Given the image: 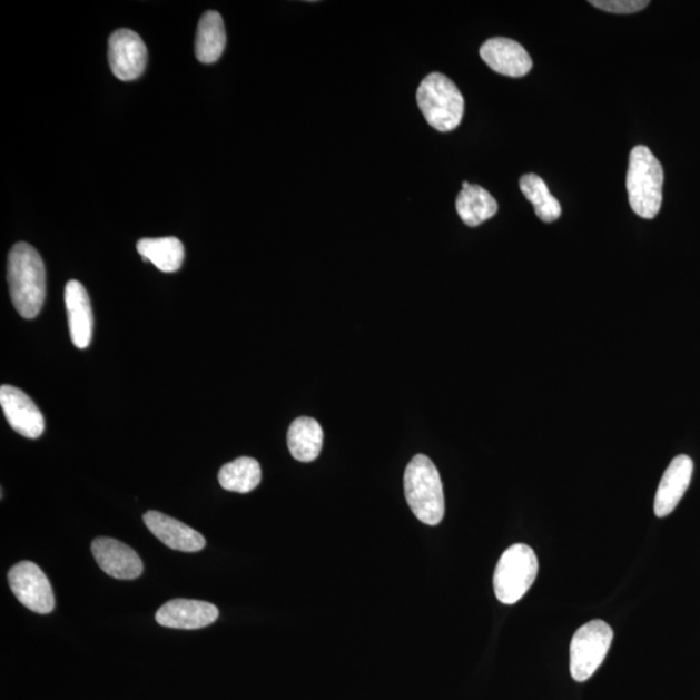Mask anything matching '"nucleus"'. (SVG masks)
Instances as JSON below:
<instances>
[{
  "label": "nucleus",
  "mask_w": 700,
  "mask_h": 700,
  "mask_svg": "<svg viewBox=\"0 0 700 700\" xmlns=\"http://www.w3.org/2000/svg\"><path fill=\"white\" fill-rule=\"evenodd\" d=\"M7 279L16 310L26 319L41 313L46 300V267L37 249L18 243L8 255Z\"/></svg>",
  "instance_id": "1"
},
{
  "label": "nucleus",
  "mask_w": 700,
  "mask_h": 700,
  "mask_svg": "<svg viewBox=\"0 0 700 700\" xmlns=\"http://www.w3.org/2000/svg\"><path fill=\"white\" fill-rule=\"evenodd\" d=\"M664 170L647 146H637L629 156L627 190L637 216L655 218L663 203Z\"/></svg>",
  "instance_id": "2"
},
{
  "label": "nucleus",
  "mask_w": 700,
  "mask_h": 700,
  "mask_svg": "<svg viewBox=\"0 0 700 700\" xmlns=\"http://www.w3.org/2000/svg\"><path fill=\"white\" fill-rule=\"evenodd\" d=\"M404 487L408 506L422 523L432 526L442 523L445 515L443 482L427 455H415L408 463Z\"/></svg>",
  "instance_id": "3"
},
{
  "label": "nucleus",
  "mask_w": 700,
  "mask_h": 700,
  "mask_svg": "<svg viewBox=\"0 0 700 700\" xmlns=\"http://www.w3.org/2000/svg\"><path fill=\"white\" fill-rule=\"evenodd\" d=\"M416 101L432 128L438 131L457 129L465 114V99L451 78L431 73L420 85Z\"/></svg>",
  "instance_id": "4"
},
{
  "label": "nucleus",
  "mask_w": 700,
  "mask_h": 700,
  "mask_svg": "<svg viewBox=\"0 0 700 700\" xmlns=\"http://www.w3.org/2000/svg\"><path fill=\"white\" fill-rule=\"evenodd\" d=\"M539 573V560L532 548L510 546L502 554L494 571L493 586L501 603L514 604L531 589Z\"/></svg>",
  "instance_id": "5"
},
{
  "label": "nucleus",
  "mask_w": 700,
  "mask_h": 700,
  "mask_svg": "<svg viewBox=\"0 0 700 700\" xmlns=\"http://www.w3.org/2000/svg\"><path fill=\"white\" fill-rule=\"evenodd\" d=\"M613 632L603 620H592L578 629L571 642V674L584 682L592 678L611 648Z\"/></svg>",
  "instance_id": "6"
},
{
  "label": "nucleus",
  "mask_w": 700,
  "mask_h": 700,
  "mask_svg": "<svg viewBox=\"0 0 700 700\" xmlns=\"http://www.w3.org/2000/svg\"><path fill=\"white\" fill-rule=\"evenodd\" d=\"M8 584L18 600L30 611L50 613L55 595L49 579L33 562H20L8 572Z\"/></svg>",
  "instance_id": "7"
},
{
  "label": "nucleus",
  "mask_w": 700,
  "mask_h": 700,
  "mask_svg": "<svg viewBox=\"0 0 700 700\" xmlns=\"http://www.w3.org/2000/svg\"><path fill=\"white\" fill-rule=\"evenodd\" d=\"M108 61L121 81H134L144 75L148 61L144 39L130 29H118L109 38Z\"/></svg>",
  "instance_id": "8"
},
{
  "label": "nucleus",
  "mask_w": 700,
  "mask_h": 700,
  "mask_svg": "<svg viewBox=\"0 0 700 700\" xmlns=\"http://www.w3.org/2000/svg\"><path fill=\"white\" fill-rule=\"evenodd\" d=\"M0 405L8 423L18 434L33 440L42 436L45 416L26 392L12 385H2Z\"/></svg>",
  "instance_id": "9"
},
{
  "label": "nucleus",
  "mask_w": 700,
  "mask_h": 700,
  "mask_svg": "<svg viewBox=\"0 0 700 700\" xmlns=\"http://www.w3.org/2000/svg\"><path fill=\"white\" fill-rule=\"evenodd\" d=\"M91 552L101 570L118 580H134L144 573V563L124 542L109 538L92 541Z\"/></svg>",
  "instance_id": "10"
},
{
  "label": "nucleus",
  "mask_w": 700,
  "mask_h": 700,
  "mask_svg": "<svg viewBox=\"0 0 700 700\" xmlns=\"http://www.w3.org/2000/svg\"><path fill=\"white\" fill-rule=\"evenodd\" d=\"M480 57L494 72L521 78L531 72L533 62L524 47L513 39L492 38L480 47Z\"/></svg>",
  "instance_id": "11"
},
{
  "label": "nucleus",
  "mask_w": 700,
  "mask_h": 700,
  "mask_svg": "<svg viewBox=\"0 0 700 700\" xmlns=\"http://www.w3.org/2000/svg\"><path fill=\"white\" fill-rule=\"evenodd\" d=\"M218 615L215 604L195 600H172L156 612V621L161 627L193 631L214 624Z\"/></svg>",
  "instance_id": "12"
},
{
  "label": "nucleus",
  "mask_w": 700,
  "mask_h": 700,
  "mask_svg": "<svg viewBox=\"0 0 700 700\" xmlns=\"http://www.w3.org/2000/svg\"><path fill=\"white\" fill-rule=\"evenodd\" d=\"M147 529L164 545L178 552L195 553L206 548V539L198 531L159 511H148L144 516Z\"/></svg>",
  "instance_id": "13"
},
{
  "label": "nucleus",
  "mask_w": 700,
  "mask_h": 700,
  "mask_svg": "<svg viewBox=\"0 0 700 700\" xmlns=\"http://www.w3.org/2000/svg\"><path fill=\"white\" fill-rule=\"evenodd\" d=\"M694 463L689 455H678L664 472L657 492L655 515L664 517L678 507L693 476Z\"/></svg>",
  "instance_id": "14"
},
{
  "label": "nucleus",
  "mask_w": 700,
  "mask_h": 700,
  "mask_svg": "<svg viewBox=\"0 0 700 700\" xmlns=\"http://www.w3.org/2000/svg\"><path fill=\"white\" fill-rule=\"evenodd\" d=\"M66 306L69 321L70 339L78 349H86L91 344L93 314L88 290L78 280H69L66 286Z\"/></svg>",
  "instance_id": "15"
},
{
  "label": "nucleus",
  "mask_w": 700,
  "mask_h": 700,
  "mask_svg": "<svg viewBox=\"0 0 700 700\" xmlns=\"http://www.w3.org/2000/svg\"><path fill=\"white\" fill-rule=\"evenodd\" d=\"M226 47V30L223 16L208 11L201 16L196 31L195 53L203 65H214L223 57Z\"/></svg>",
  "instance_id": "16"
},
{
  "label": "nucleus",
  "mask_w": 700,
  "mask_h": 700,
  "mask_svg": "<svg viewBox=\"0 0 700 700\" xmlns=\"http://www.w3.org/2000/svg\"><path fill=\"white\" fill-rule=\"evenodd\" d=\"M287 443L295 460L313 462L319 457L324 446V431L316 420L302 416L290 424Z\"/></svg>",
  "instance_id": "17"
},
{
  "label": "nucleus",
  "mask_w": 700,
  "mask_h": 700,
  "mask_svg": "<svg viewBox=\"0 0 700 700\" xmlns=\"http://www.w3.org/2000/svg\"><path fill=\"white\" fill-rule=\"evenodd\" d=\"M137 249L144 262L152 263L164 273H176L183 267L185 247L175 236L140 239Z\"/></svg>",
  "instance_id": "18"
},
{
  "label": "nucleus",
  "mask_w": 700,
  "mask_h": 700,
  "mask_svg": "<svg viewBox=\"0 0 700 700\" xmlns=\"http://www.w3.org/2000/svg\"><path fill=\"white\" fill-rule=\"evenodd\" d=\"M455 208L463 223L476 227L497 215L499 204L485 188L471 185L460 193Z\"/></svg>",
  "instance_id": "19"
},
{
  "label": "nucleus",
  "mask_w": 700,
  "mask_h": 700,
  "mask_svg": "<svg viewBox=\"0 0 700 700\" xmlns=\"http://www.w3.org/2000/svg\"><path fill=\"white\" fill-rule=\"evenodd\" d=\"M262 467L249 457H240L219 470L218 482L224 490L235 493H249L262 483Z\"/></svg>",
  "instance_id": "20"
},
{
  "label": "nucleus",
  "mask_w": 700,
  "mask_h": 700,
  "mask_svg": "<svg viewBox=\"0 0 700 700\" xmlns=\"http://www.w3.org/2000/svg\"><path fill=\"white\" fill-rule=\"evenodd\" d=\"M519 186L542 223L552 224L562 216L561 204L550 194L544 179L538 175H525Z\"/></svg>",
  "instance_id": "21"
},
{
  "label": "nucleus",
  "mask_w": 700,
  "mask_h": 700,
  "mask_svg": "<svg viewBox=\"0 0 700 700\" xmlns=\"http://www.w3.org/2000/svg\"><path fill=\"white\" fill-rule=\"evenodd\" d=\"M589 3L612 13H635L650 4L649 0H592Z\"/></svg>",
  "instance_id": "22"
},
{
  "label": "nucleus",
  "mask_w": 700,
  "mask_h": 700,
  "mask_svg": "<svg viewBox=\"0 0 700 700\" xmlns=\"http://www.w3.org/2000/svg\"><path fill=\"white\" fill-rule=\"evenodd\" d=\"M470 186H471V185H470L469 183H463V185H462L463 190H465V188H469Z\"/></svg>",
  "instance_id": "23"
}]
</instances>
